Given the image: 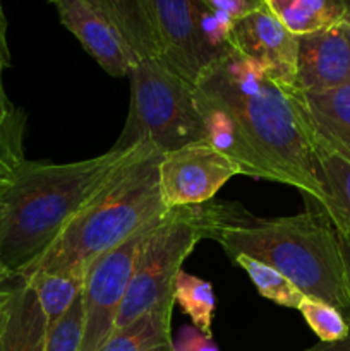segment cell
Here are the masks:
<instances>
[{
	"label": "cell",
	"instance_id": "obj_6",
	"mask_svg": "<svg viewBox=\"0 0 350 351\" xmlns=\"http://www.w3.org/2000/svg\"><path fill=\"white\" fill-rule=\"evenodd\" d=\"M126 125L112 149L151 144L161 153L205 141V119L194 84L160 58H139L130 69Z\"/></svg>",
	"mask_w": 350,
	"mask_h": 351
},
{
	"label": "cell",
	"instance_id": "obj_12",
	"mask_svg": "<svg viewBox=\"0 0 350 351\" xmlns=\"http://www.w3.org/2000/svg\"><path fill=\"white\" fill-rule=\"evenodd\" d=\"M350 86V43L342 27L297 36V91L318 93Z\"/></svg>",
	"mask_w": 350,
	"mask_h": 351
},
{
	"label": "cell",
	"instance_id": "obj_10",
	"mask_svg": "<svg viewBox=\"0 0 350 351\" xmlns=\"http://www.w3.org/2000/svg\"><path fill=\"white\" fill-rule=\"evenodd\" d=\"M229 47L261 67L283 88H295L297 36L264 5L244 14L233 24Z\"/></svg>",
	"mask_w": 350,
	"mask_h": 351
},
{
	"label": "cell",
	"instance_id": "obj_13",
	"mask_svg": "<svg viewBox=\"0 0 350 351\" xmlns=\"http://www.w3.org/2000/svg\"><path fill=\"white\" fill-rule=\"evenodd\" d=\"M290 93L309 129L350 160V86L318 93L290 88Z\"/></svg>",
	"mask_w": 350,
	"mask_h": 351
},
{
	"label": "cell",
	"instance_id": "obj_20",
	"mask_svg": "<svg viewBox=\"0 0 350 351\" xmlns=\"http://www.w3.org/2000/svg\"><path fill=\"white\" fill-rule=\"evenodd\" d=\"M174 300L184 311V314L189 315L192 326H196L206 336H213L211 324L215 317L216 297L209 281L182 269L175 278Z\"/></svg>",
	"mask_w": 350,
	"mask_h": 351
},
{
	"label": "cell",
	"instance_id": "obj_28",
	"mask_svg": "<svg viewBox=\"0 0 350 351\" xmlns=\"http://www.w3.org/2000/svg\"><path fill=\"white\" fill-rule=\"evenodd\" d=\"M335 228V226H333ZM336 237H338L340 250H342L343 266H345V276H347V287H349L350 293V228L349 226H336L335 228Z\"/></svg>",
	"mask_w": 350,
	"mask_h": 351
},
{
	"label": "cell",
	"instance_id": "obj_15",
	"mask_svg": "<svg viewBox=\"0 0 350 351\" xmlns=\"http://www.w3.org/2000/svg\"><path fill=\"white\" fill-rule=\"evenodd\" d=\"M48 324L33 288L14 278L9 321L0 338V351H45Z\"/></svg>",
	"mask_w": 350,
	"mask_h": 351
},
{
	"label": "cell",
	"instance_id": "obj_31",
	"mask_svg": "<svg viewBox=\"0 0 350 351\" xmlns=\"http://www.w3.org/2000/svg\"><path fill=\"white\" fill-rule=\"evenodd\" d=\"M10 280H14V278L10 276V274L7 273V271L3 269V267H0V285L7 283V281H10Z\"/></svg>",
	"mask_w": 350,
	"mask_h": 351
},
{
	"label": "cell",
	"instance_id": "obj_26",
	"mask_svg": "<svg viewBox=\"0 0 350 351\" xmlns=\"http://www.w3.org/2000/svg\"><path fill=\"white\" fill-rule=\"evenodd\" d=\"M5 29L7 27L0 29V119L12 115L17 110V106H14L9 96L5 95V88H3V71L10 65V50L7 45Z\"/></svg>",
	"mask_w": 350,
	"mask_h": 351
},
{
	"label": "cell",
	"instance_id": "obj_27",
	"mask_svg": "<svg viewBox=\"0 0 350 351\" xmlns=\"http://www.w3.org/2000/svg\"><path fill=\"white\" fill-rule=\"evenodd\" d=\"M7 283H9V281H7ZM7 283L0 285V338H2L7 321H9L10 305H12L14 297V280H10L9 287H7Z\"/></svg>",
	"mask_w": 350,
	"mask_h": 351
},
{
	"label": "cell",
	"instance_id": "obj_34",
	"mask_svg": "<svg viewBox=\"0 0 350 351\" xmlns=\"http://www.w3.org/2000/svg\"><path fill=\"white\" fill-rule=\"evenodd\" d=\"M2 211H3V208H2V204H0V218H2Z\"/></svg>",
	"mask_w": 350,
	"mask_h": 351
},
{
	"label": "cell",
	"instance_id": "obj_25",
	"mask_svg": "<svg viewBox=\"0 0 350 351\" xmlns=\"http://www.w3.org/2000/svg\"><path fill=\"white\" fill-rule=\"evenodd\" d=\"M172 351H220L213 336H206L196 326H184L172 339Z\"/></svg>",
	"mask_w": 350,
	"mask_h": 351
},
{
	"label": "cell",
	"instance_id": "obj_35",
	"mask_svg": "<svg viewBox=\"0 0 350 351\" xmlns=\"http://www.w3.org/2000/svg\"><path fill=\"white\" fill-rule=\"evenodd\" d=\"M158 351H172V348H165V350H158Z\"/></svg>",
	"mask_w": 350,
	"mask_h": 351
},
{
	"label": "cell",
	"instance_id": "obj_2",
	"mask_svg": "<svg viewBox=\"0 0 350 351\" xmlns=\"http://www.w3.org/2000/svg\"><path fill=\"white\" fill-rule=\"evenodd\" d=\"M151 149L156 147L143 143L74 163L24 161L0 191V267L23 276L119 171Z\"/></svg>",
	"mask_w": 350,
	"mask_h": 351
},
{
	"label": "cell",
	"instance_id": "obj_33",
	"mask_svg": "<svg viewBox=\"0 0 350 351\" xmlns=\"http://www.w3.org/2000/svg\"><path fill=\"white\" fill-rule=\"evenodd\" d=\"M246 2L249 3V5L253 7V9H256V7L261 5V0H246Z\"/></svg>",
	"mask_w": 350,
	"mask_h": 351
},
{
	"label": "cell",
	"instance_id": "obj_22",
	"mask_svg": "<svg viewBox=\"0 0 350 351\" xmlns=\"http://www.w3.org/2000/svg\"><path fill=\"white\" fill-rule=\"evenodd\" d=\"M297 311L321 343L343 341L350 336V322L342 311L314 297H305Z\"/></svg>",
	"mask_w": 350,
	"mask_h": 351
},
{
	"label": "cell",
	"instance_id": "obj_11",
	"mask_svg": "<svg viewBox=\"0 0 350 351\" xmlns=\"http://www.w3.org/2000/svg\"><path fill=\"white\" fill-rule=\"evenodd\" d=\"M62 26L71 31L86 53L113 77H127L139 58L122 34L86 0H50Z\"/></svg>",
	"mask_w": 350,
	"mask_h": 351
},
{
	"label": "cell",
	"instance_id": "obj_5",
	"mask_svg": "<svg viewBox=\"0 0 350 351\" xmlns=\"http://www.w3.org/2000/svg\"><path fill=\"white\" fill-rule=\"evenodd\" d=\"M253 218L235 202L208 201L167 209L141 243L115 329L150 312L172 314L175 278L194 247L202 239L215 240L223 230L246 225Z\"/></svg>",
	"mask_w": 350,
	"mask_h": 351
},
{
	"label": "cell",
	"instance_id": "obj_9",
	"mask_svg": "<svg viewBox=\"0 0 350 351\" xmlns=\"http://www.w3.org/2000/svg\"><path fill=\"white\" fill-rule=\"evenodd\" d=\"M160 60L196 84L199 75L216 60L199 31V0H151Z\"/></svg>",
	"mask_w": 350,
	"mask_h": 351
},
{
	"label": "cell",
	"instance_id": "obj_14",
	"mask_svg": "<svg viewBox=\"0 0 350 351\" xmlns=\"http://www.w3.org/2000/svg\"><path fill=\"white\" fill-rule=\"evenodd\" d=\"M50 2V0H48ZM110 21L137 58H160L151 0H86Z\"/></svg>",
	"mask_w": 350,
	"mask_h": 351
},
{
	"label": "cell",
	"instance_id": "obj_19",
	"mask_svg": "<svg viewBox=\"0 0 350 351\" xmlns=\"http://www.w3.org/2000/svg\"><path fill=\"white\" fill-rule=\"evenodd\" d=\"M23 278L36 293L48 328L64 317L65 312L72 307L84 288V278L71 274L47 273V271H31Z\"/></svg>",
	"mask_w": 350,
	"mask_h": 351
},
{
	"label": "cell",
	"instance_id": "obj_29",
	"mask_svg": "<svg viewBox=\"0 0 350 351\" xmlns=\"http://www.w3.org/2000/svg\"><path fill=\"white\" fill-rule=\"evenodd\" d=\"M305 351H350V336L347 339H343V341H336V343L319 341L318 345Z\"/></svg>",
	"mask_w": 350,
	"mask_h": 351
},
{
	"label": "cell",
	"instance_id": "obj_17",
	"mask_svg": "<svg viewBox=\"0 0 350 351\" xmlns=\"http://www.w3.org/2000/svg\"><path fill=\"white\" fill-rule=\"evenodd\" d=\"M295 36L340 26L350 16L349 0H261Z\"/></svg>",
	"mask_w": 350,
	"mask_h": 351
},
{
	"label": "cell",
	"instance_id": "obj_32",
	"mask_svg": "<svg viewBox=\"0 0 350 351\" xmlns=\"http://www.w3.org/2000/svg\"><path fill=\"white\" fill-rule=\"evenodd\" d=\"M3 27H7V24H5V17H3V12H2V5H0V29H3Z\"/></svg>",
	"mask_w": 350,
	"mask_h": 351
},
{
	"label": "cell",
	"instance_id": "obj_1",
	"mask_svg": "<svg viewBox=\"0 0 350 351\" xmlns=\"http://www.w3.org/2000/svg\"><path fill=\"white\" fill-rule=\"evenodd\" d=\"M201 103L223 110L240 137L270 173V182L290 185L323 209L328 197L319 177L309 130L292 98L261 67L229 48L196 81Z\"/></svg>",
	"mask_w": 350,
	"mask_h": 351
},
{
	"label": "cell",
	"instance_id": "obj_30",
	"mask_svg": "<svg viewBox=\"0 0 350 351\" xmlns=\"http://www.w3.org/2000/svg\"><path fill=\"white\" fill-rule=\"evenodd\" d=\"M340 27H342V31H343V34H345L347 41H349V43H350V16L347 17V19L343 21L342 24H340Z\"/></svg>",
	"mask_w": 350,
	"mask_h": 351
},
{
	"label": "cell",
	"instance_id": "obj_3",
	"mask_svg": "<svg viewBox=\"0 0 350 351\" xmlns=\"http://www.w3.org/2000/svg\"><path fill=\"white\" fill-rule=\"evenodd\" d=\"M161 154L158 149L148 151L119 171L65 225L60 235L24 274L40 269L84 278L86 271L98 257L160 218L167 211L158 187V163Z\"/></svg>",
	"mask_w": 350,
	"mask_h": 351
},
{
	"label": "cell",
	"instance_id": "obj_4",
	"mask_svg": "<svg viewBox=\"0 0 350 351\" xmlns=\"http://www.w3.org/2000/svg\"><path fill=\"white\" fill-rule=\"evenodd\" d=\"M216 242L230 259L249 256L275 267L305 297L350 307L345 266L335 228L319 208L273 219L253 218L223 230Z\"/></svg>",
	"mask_w": 350,
	"mask_h": 351
},
{
	"label": "cell",
	"instance_id": "obj_23",
	"mask_svg": "<svg viewBox=\"0 0 350 351\" xmlns=\"http://www.w3.org/2000/svg\"><path fill=\"white\" fill-rule=\"evenodd\" d=\"M24 129H26V115L19 108L14 115L0 122V191L12 182L17 168L26 161Z\"/></svg>",
	"mask_w": 350,
	"mask_h": 351
},
{
	"label": "cell",
	"instance_id": "obj_7",
	"mask_svg": "<svg viewBox=\"0 0 350 351\" xmlns=\"http://www.w3.org/2000/svg\"><path fill=\"white\" fill-rule=\"evenodd\" d=\"M158 219L134 233L119 247L103 254L86 271L82 288L84 322L79 351H100L115 329L141 243Z\"/></svg>",
	"mask_w": 350,
	"mask_h": 351
},
{
	"label": "cell",
	"instance_id": "obj_18",
	"mask_svg": "<svg viewBox=\"0 0 350 351\" xmlns=\"http://www.w3.org/2000/svg\"><path fill=\"white\" fill-rule=\"evenodd\" d=\"M172 314L150 312L115 329L100 351H158L172 348Z\"/></svg>",
	"mask_w": 350,
	"mask_h": 351
},
{
	"label": "cell",
	"instance_id": "obj_36",
	"mask_svg": "<svg viewBox=\"0 0 350 351\" xmlns=\"http://www.w3.org/2000/svg\"><path fill=\"white\" fill-rule=\"evenodd\" d=\"M349 2H350V0H349Z\"/></svg>",
	"mask_w": 350,
	"mask_h": 351
},
{
	"label": "cell",
	"instance_id": "obj_24",
	"mask_svg": "<svg viewBox=\"0 0 350 351\" xmlns=\"http://www.w3.org/2000/svg\"><path fill=\"white\" fill-rule=\"evenodd\" d=\"M82 322H84V308H82V293L64 314L60 321L48 328L45 351H79L82 339Z\"/></svg>",
	"mask_w": 350,
	"mask_h": 351
},
{
	"label": "cell",
	"instance_id": "obj_16",
	"mask_svg": "<svg viewBox=\"0 0 350 351\" xmlns=\"http://www.w3.org/2000/svg\"><path fill=\"white\" fill-rule=\"evenodd\" d=\"M307 130L318 161L323 189L328 197V204L323 213L335 228L336 226L350 228V160L319 139L309 127Z\"/></svg>",
	"mask_w": 350,
	"mask_h": 351
},
{
	"label": "cell",
	"instance_id": "obj_21",
	"mask_svg": "<svg viewBox=\"0 0 350 351\" xmlns=\"http://www.w3.org/2000/svg\"><path fill=\"white\" fill-rule=\"evenodd\" d=\"M233 263L246 271L261 297L271 300L280 307L299 308V305L305 298V295L288 278H285L283 274L278 273L275 267L268 266L263 261H257L249 256H237Z\"/></svg>",
	"mask_w": 350,
	"mask_h": 351
},
{
	"label": "cell",
	"instance_id": "obj_8",
	"mask_svg": "<svg viewBox=\"0 0 350 351\" xmlns=\"http://www.w3.org/2000/svg\"><path fill=\"white\" fill-rule=\"evenodd\" d=\"M235 175H242L239 165L206 141L167 151L158 163L161 202L167 209L205 204Z\"/></svg>",
	"mask_w": 350,
	"mask_h": 351
}]
</instances>
